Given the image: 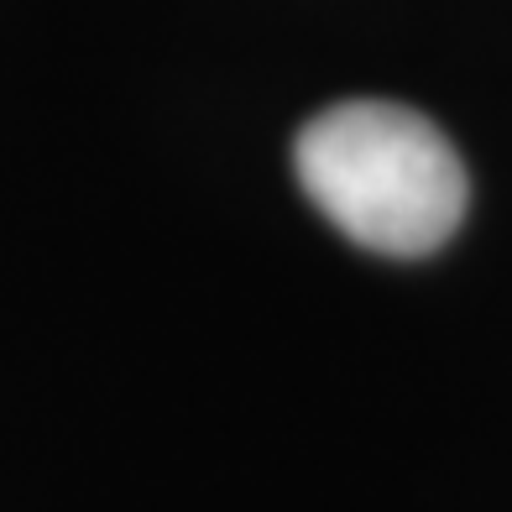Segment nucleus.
I'll return each mask as SVG.
<instances>
[{"label": "nucleus", "mask_w": 512, "mask_h": 512, "mask_svg": "<svg viewBox=\"0 0 512 512\" xmlns=\"http://www.w3.org/2000/svg\"><path fill=\"white\" fill-rule=\"evenodd\" d=\"M304 194L340 236L382 256H429L465 220V162L398 100H340L293 142Z\"/></svg>", "instance_id": "nucleus-1"}]
</instances>
